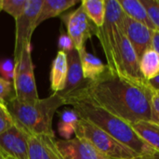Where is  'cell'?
<instances>
[{
  "label": "cell",
  "mask_w": 159,
  "mask_h": 159,
  "mask_svg": "<svg viewBox=\"0 0 159 159\" xmlns=\"http://www.w3.org/2000/svg\"><path fill=\"white\" fill-rule=\"evenodd\" d=\"M14 124V119L10 115L7 104L0 102V135Z\"/></svg>",
  "instance_id": "obj_26"
},
{
  "label": "cell",
  "mask_w": 159,
  "mask_h": 159,
  "mask_svg": "<svg viewBox=\"0 0 159 159\" xmlns=\"http://www.w3.org/2000/svg\"><path fill=\"white\" fill-rule=\"evenodd\" d=\"M78 3V0H43L41 10L36 21L37 26L43 21L58 17L64 11L73 7Z\"/></svg>",
  "instance_id": "obj_18"
},
{
  "label": "cell",
  "mask_w": 159,
  "mask_h": 159,
  "mask_svg": "<svg viewBox=\"0 0 159 159\" xmlns=\"http://www.w3.org/2000/svg\"><path fill=\"white\" fill-rule=\"evenodd\" d=\"M152 120L159 124V90L151 89Z\"/></svg>",
  "instance_id": "obj_29"
},
{
  "label": "cell",
  "mask_w": 159,
  "mask_h": 159,
  "mask_svg": "<svg viewBox=\"0 0 159 159\" xmlns=\"http://www.w3.org/2000/svg\"><path fill=\"white\" fill-rule=\"evenodd\" d=\"M55 136L29 134V159H64Z\"/></svg>",
  "instance_id": "obj_14"
},
{
  "label": "cell",
  "mask_w": 159,
  "mask_h": 159,
  "mask_svg": "<svg viewBox=\"0 0 159 159\" xmlns=\"http://www.w3.org/2000/svg\"><path fill=\"white\" fill-rule=\"evenodd\" d=\"M140 69L146 81L159 75V54L154 48H150L143 54L140 59Z\"/></svg>",
  "instance_id": "obj_20"
},
{
  "label": "cell",
  "mask_w": 159,
  "mask_h": 159,
  "mask_svg": "<svg viewBox=\"0 0 159 159\" xmlns=\"http://www.w3.org/2000/svg\"><path fill=\"white\" fill-rule=\"evenodd\" d=\"M81 6L93 24L96 27H102L106 13L105 0H83Z\"/></svg>",
  "instance_id": "obj_21"
},
{
  "label": "cell",
  "mask_w": 159,
  "mask_h": 159,
  "mask_svg": "<svg viewBox=\"0 0 159 159\" xmlns=\"http://www.w3.org/2000/svg\"><path fill=\"white\" fill-rule=\"evenodd\" d=\"M0 74L3 78L8 82H13L15 75V63L13 60H5L0 61Z\"/></svg>",
  "instance_id": "obj_27"
},
{
  "label": "cell",
  "mask_w": 159,
  "mask_h": 159,
  "mask_svg": "<svg viewBox=\"0 0 159 159\" xmlns=\"http://www.w3.org/2000/svg\"><path fill=\"white\" fill-rule=\"evenodd\" d=\"M152 47L159 54V32L157 31H154V33H153Z\"/></svg>",
  "instance_id": "obj_30"
},
{
  "label": "cell",
  "mask_w": 159,
  "mask_h": 159,
  "mask_svg": "<svg viewBox=\"0 0 159 159\" xmlns=\"http://www.w3.org/2000/svg\"><path fill=\"white\" fill-rule=\"evenodd\" d=\"M123 33L131 44L139 60L146 50L153 48L152 39L154 31L127 15L124 19Z\"/></svg>",
  "instance_id": "obj_11"
},
{
  "label": "cell",
  "mask_w": 159,
  "mask_h": 159,
  "mask_svg": "<svg viewBox=\"0 0 159 159\" xmlns=\"http://www.w3.org/2000/svg\"><path fill=\"white\" fill-rule=\"evenodd\" d=\"M152 159H159V153H157Z\"/></svg>",
  "instance_id": "obj_32"
},
{
  "label": "cell",
  "mask_w": 159,
  "mask_h": 159,
  "mask_svg": "<svg viewBox=\"0 0 159 159\" xmlns=\"http://www.w3.org/2000/svg\"><path fill=\"white\" fill-rule=\"evenodd\" d=\"M135 133L159 153V124L153 120H140L131 124Z\"/></svg>",
  "instance_id": "obj_17"
},
{
  "label": "cell",
  "mask_w": 159,
  "mask_h": 159,
  "mask_svg": "<svg viewBox=\"0 0 159 159\" xmlns=\"http://www.w3.org/2000/svg\"><path fill=\"white\" fill-rule=\"evenodd\" d=\"M62 105H65V102L57 93L29 102H21L13 97L7 103L14 122L27 133L48 136H55L52 121L54 115Z\"/></svg>",
  "instance_id": "obj_3"
},
{
  "label": "cell",
  "mask_w": 159,
  "mask_h": 159,
  "mask_svg": "<svg viewBox=\"0 0 159 159\" xmlns=\"http://www.w3.org/2000/svg\"><path fill=\"white\" fill-rule=\"evenodd\" d=\"M80 118L73 109L64 110L61 114V122L59 123V133L63 140H70L75 134V127Z\"/></svg>",
  "instance_id": "obj_22"
},
{
  "label": "cell",
  "mask_w": 159,
  "mask_h": 159,
  "mask_svg": "<svg viewBox=\"0 0 159 159\" xmlns=\"http://www.w3.org/2000/svg\"><path fill=\"white\" fill-rule=\"evenodd\" d=\"M68 59V72H67V77L65 81V86L63 89L57 93L65 102L74 97L75 95L81 92L83 89H86L89 80H86L83 76L81 63H80V58L78 51L75 48L72 51H70L67 54Z\"/></svg>",
  "instance_id": "obj_10"
},
{
  "label": "cell",
  "mask_w": 159,
  "mask_h": 159,
  "mask_svg": "<svg viewBox=\"0 0 159 159\" xmlns=\"http://www.w3.org/2000/svg\"><path fill=\"white\" fill-rule=\"evenodd\" d=\"M118 2L122 10L128 17L146 25L151 30L156 31V27L141 0H118Z\"/></svg>",
  "instance_id": "obj_19"
},
{
  "label": "cell",
  "mask_w": 159,
  "mask_h": 159,
  "mask_svg": "<svg viewBox=\"0 0 159 159\" xmlns=\"http://www.w3.org/2000/svg\"><path fill=\"white\" fill-rule=\"evenodd\" d=\"M0 159H5V156L0 152Z\"/></svg>",
  "instance_id": "obj_33"
},
{
  "label": "cell",
  "mask_w": 159,
  "mask_h": 159,
  "mask_svg": "<svg viewBox=\"0 0 159 159\" xmlns=\"http://www.w3.org/2000/svg\"><path fill=\"white\" fill-rule=\"evenodd\" d=\"M57 146L64 159H109L86 140L75 137L57 140Z\"/></svg>",
  "instance_id": "obj_13"
},
{
  "label": "cell",
  "mask_w": 159,
  "mask_h": 159,
  "mask_svg": "<svg viewBox=\"0 0 159 159\" xmlns=\"http://www.w3.org/2000/svg\"><path fill=\"white\" fill-rule=\"evenodd\" d=\"M148 86L153 89H156V90H159V75H157V77L149 80V81H146Z\"/></svg>",
  "instance_id": "obj_31"
},
{
  "label": "cell",
  "mask_w": 159,
  "mask_h": 159,
  "mask_svg": "<svg viewBox=\"0 0 159 159\" xmlns=\"http://www.w3.org/2000/svg\"><path fill=\"white\" fill-rule=\"evenodd\" d=\"M153 158V157H152ZM152 158H140V159H152Z\"/></svg>",
  "instance_id": "obj_35"
},
{
  "label": "cell",
  "mask_w": 159,
  "mask_h": 159,
  "mask_svg": "<svg viewBox=\"0 0 159 159\" xmlns=\"http://www.w3.org/2000/svg\"><path fill=\"white\" fill-rule=\"evenodd\" d=\"M106 13L102 27H97L95 35L98 37L104 52L107 68L118 73V57L120 41L123 34V23L126 14L118 0H105Z\"/></svg>",
  "instance_id": "obj_4"
},
{
  "label": "cell",
  "mask_w": 159,
  "mask_h": 159,
  "mask_svg": "<svg viewBox=\"0 0 159 159\" xmlns=\"http://www.w3.org/2000/svg\"><path fill=\"white\" fill-rule=\"evenodd\" d=\"M43 0H27L23 12L15 20V47L14 63H18L22 52L31 48L34 31L36 29L37 19Z\"/></svg>",
  "instance_id": "obj_6"
},
{
  "label": "cell",
  "mask_w": 159,
  "mask_h": 159,
  "mask_svg": "<svg viewBox=\"0 0 159 159\" xmlns=\"http://www.w3.org/2000/svg\"><path fill=\"white\" fill-rule=\"evenodd\" d=\"M5 159H14V158H11V157H5Z\"/></svg>",
  "instance_id": "obj_34"
},
{
  "label": "cell",
  "mask_w": 159,
  "mask_h": 159,
  "mask_svg": "<svg viewBox=\"0 0 159 159\" xmlns=\"http://www.w3.org/2000/svg\"><path fill=\"white\" fill-rule=\"evenodd\" d=\"M27 0H0V11L8 13L14 20L20 16Z\"/></svg>",
  "instance_id": "obj_23"
},
{
  "label": "cell",
  "mask_w": 159,
  "mask_h": 159,
  "mask_svg": "<svg viewBox=\"0 0 159 159\" xmlns=\"http://www.w3.org/2000/svg\"><path fill=\"white\" fill-rule=\"evenodd\" d=\"M13 97H15L13 84L0 76V102L7 104Z\"/></svg>",
  "instance_id": "obj_25"
},
{
  "label": "cell",
  "mask_w": 159,
  "mask_h": 159,
  "mask_svg": "<svg viewBox=\"0 0 159 159\" xmlns=\"http://www.w3.org/2000/svg\"><path fill=\"white\" fill-rule=\"evenodd\" d=\"M118 74L138 82L146 81L140 69V60L124 33L122 34L119 47Z\"/></svg>",
  "instance_id": "obj_12"
},
{
  "label": "cell",
  "mask_w": 159,
  "mask_h": 159,
  "mask_svg": "<svg viewBox=\"0 0 159 159\" xmlns=\"http://www.w3.org/2000/svg\"><path fill=\"white\" fill-rule=\"evenodd\" d=\"M67 72H68L67 54L62 51H58L51 64V70L49 75L50 89L53 93H59L63 89L67 77Z\"/></svg>",
  "instance_id": "obj_15"
},
{
  "label": "cell",
  "mask_w": 159,
  "mask_h": 159,
  "mask_svg": "<svg viewBox=\"0 0 159 159\" xmlns=\"http://www.w3.org/2000/svg\"><path fill=\"white\" fill-rule=\"evenodd\" d=\"M78 53L83 76L86 80L95 81L107 70V65H105L98 57L88 52L86 48L78 50Z\"/></svg>",
  "instance_id": "obj_16"
},
{
  "label": "cell",
  "mask_w": 159,
  "mask_h": 159,
  "mask_svg": "<svg viewBox=\"0 0 159 159\" xmlns=\"http://www.w3.org/2000/svg\"><path fill=\"white\" fill-rule=\"evenodd\" d=\"M82 92L93 102L129 124L152 120L151 88L147 82L131 80L107 70L89 81Z\"/></svg>",
  "instance_id": "obj_1"
},
{
  "label": "cell",
  "mask_w": 159,
  "mask_h": 159,
  "mask_svg": "<svg viewBox=\"0 0 159 159\" xmlns=\"http://www.w3.org/2000/svg\"><path fill=\"white\" fill-rule=\"evenodd\" d=\"M75 136L86 140L101 154L109 159L146 158L84 119L78 120L75 127Z\"/></svg>",
  "instance_id": "obj_5"
},
{
  "label": "cell",
  "mask_w": 159,
  "mask_h": 159,
  "mask_svg": "<svg viewBox=\"0 0 159 159\" xmlns=\"http://www.w3.org/2000/svg\"><path fill=\"white\" fill-rule=\"evenodd\" d=\"M67 104L73 107L80 119L95 125L143 157L152 158L157 153L135 133L130 124L93 102L82 91L70 98Z\"/></svg>",
  "instance_id": "obj_2"
},
{
  "label": "cell",
  "mask_w": 159,
  "mask_h": 159,
  "mask_svg": "<svg viewBox=\"0 0 159 159\" xmlns=\"http://www.w3.org/2000/svg\"><path fill=\"white\" fill-rule=\"evenodd\" d=\"M61 19L67 28V34L72 38L77 51L85 48L89 38L95 35L97 27L89 19L81 5L76 9L62 15Z\"/></svg>",
  "instance_id": "obj_8"
},
{
  "label": "cell",
  "mask_w": 159,
  "mask_h": 159,
  "mask_svg": "<svg viewBox=\"0 0 159 159\" xmlns=\"http://www.w3.org/2000/svg\"><path fill=\"white\" fill-rule=\"evenodd\" d=\"M58 48H59V51H62L66 54H68L70 51L75 49L74 42L67 33L61 32L58 40Z\"/></svg>",
  "instance_id": "obj_28"
},
{
  "label": "cell",
  "mask_w": 159,
  "mask_h": 159,
  "mask_svg": "<svg viewBox=\"0 0 159 159\" xmlns=\"http://www.w3.org/2000/svg\"><path fill=\"white\" fill-rule=\"evenodd\" d=\"M12 84L17 100L29 102L39 99L34 78L31 48L22 52L20 61L15 64V75Z\"/></svg>",
  "instance_id": "obj_7"
},
{
  "label": "cell",
  "mask_w": 159,
  "mask_h": 159,
  "mask_svg": "<svg viewBox=\"0 0 159 159\" xmlns=\"http://www.w3.org/2000/svg\"><path fill=\"white\" fill-rule=\"evenodd\" d=\"M141 2L146 8L156 31L159 32V0H141Z\"/></svg>",
  "instance_id": "obj_24"
},
{
  "label": "cell",
  "mask_w": 159,
  "mask_h": 159,
  "mask_svg": "<svg viewBox=\"0 0 159 159\" xmlns=\"http://www.w3.org/2000/svg\"><path fill=\"white\" fill-rule=\"evenodd\" d=\"M0 152L14 159H29V133L14 124L0 135Z\"/></svg>",
  "instance_id": "obj_9"
}]
</instances>
